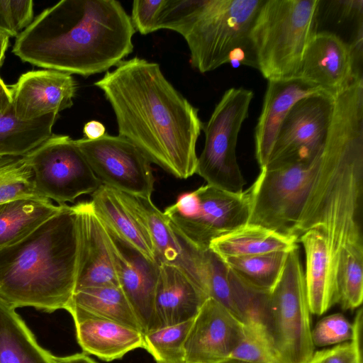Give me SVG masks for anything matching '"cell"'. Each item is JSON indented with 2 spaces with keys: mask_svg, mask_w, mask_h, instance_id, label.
<instances>
[{
  "mask_svg": "<svg viewBox=\"0 0 363 363\" xmlns=\"http://www.w3.org/2000/svg\"><path fill=\"white\" fill-rule=\"evenodd\" d=\"M94 86L112 107L118 135L177 178L196 174V147L203 123L199 110L168 81L159 64L138 57L123 60Z\"/></svg>",
  "mask_w": 363,
  "mask_h": 363,
  "instance_id": "obj_1",
  "label": "cell"
},
{
  "mask_svg": "<svg viewBox=\"0 0 363 363\" xmlns=\"http://www.w3.org/2000/svg\"><path fill=\"white\" fill-rule=\"evenodd\" d=\"M363 88L351 84L334 96L333 110L315 178L291 235L311 229L325 235L332 266L340 250L363 247Z\"/></svg>",
  "mask_w": 363,
  "mask_h": 363,
  "instance_id": "obj_2",
  "label": "cell"
},
{
  "mask_svg": "<svg viewBox=\"0 0 363 363\" xmlns=\"http://www.w3.org/2000/svg\"><path fill=\"white\" fill-rule=\"evenodd\" d=\"M135 32L118 1L62 0L33 20L12 52L33 65L87 77L130 55Z\"/></svg>",
  "mask_w": 363,
  "mask_h": 363,
  "instance_id": "obj_3",
  "label": "cell"
},
{
  "mask_svg": "<svg viewBox=\"0 0 363 363\" xmlns=\"http://www.w3.org/2000/svg\"><path fill=\"white\" fill-rule=\"evenodd\" d=\"M79 244L75 205H61L26 236L0 248V297L15 309H66L75 287Z\"/></svg>",
  "mask_w": 363,
  "mask_h": 363,
  "instance_id": "obj_4",
  "label": "cell"
},
{
  "mask_svg": "<svg viewBox=\"0 0 363 363\" xmlns=\"http://www.w3.org/2000/svg\"><path fill=\"white\" fill-rule=\"evenodd\" d=\"M264 0H199L182 35L201 73L236 62L256 69L250 33Z\"/></svg>",
  "mask_w": 363,
  "mask_h": 363,
  "instance_id": "obj_5",
  "label": "cell"
},
{
  "mask_svg": "<svg viewBox=\"0 0 363 363\" xmlns=\"http://www.w3.org/2000/svg\"><path fill=\"white\" fill-rule=\"evenodd\" d=\"M319 0H264L250 33L256 69L269 80L297 77L315 30Z\"/></svg>",
  "mask_w": 363,
  "mask_h": 363,
  "instance_id": "obj_6",
  "label": "cell"
},
{
  "mask_svg": "<svg viewBox=\"0 0 363 363\" xmlns=\"http://www.w3.org/2000/svg\"><path fill=\"white\" fill-rule=\"evenodd\" d=\"M311 311L298 248L290 251L281 276L269 291L262 322L281 363H308L314 354Z\"/></svg>",
  "mask_w": 363,
  "mask_h": 363,
  "instance_id": "obj_7",
  "label": "cell"
},
{
  "mask_svg": "<svg viewBox=\"0 0 363 363\" xmlns=\"http://www.w3.org/2000/svg\"><path fill=\"white\" fill-rule=\"evenodd\" d=\"M253 97V91L243 87L227 89L203 124L205 143L198 157L196 174L207 184L230 192L243 191L245 181L237 161L235 149Z\"/></svg>",
  "mask_w": 363,
  "mask_h": 363,
  "instance_id": "obj_8",
  "label": "cell"
},
{
  "mask_svg": "<svg viewBox=\"0 0 363 363\" xmlns=\"http://www.w3.org/2000/svg\"><path fill=\"white\" fill-rule=\"evenodd\" d=\"M320 157V155L310 161L260 169L251 186L248 223L293 236L292 230L317 174Z\"/></svg>",
  "mask_w": 363,
  "mask_h": 363,
  "instance_id": "obj_9",
  "label": "cell"
},
{
  "mask_svg": "<svg viewBox=\"0 0 363 363\" xmlns=\"http://www.w3.org/2000/svg\"><path fill=\"white\" fill-rule=\"evenodd\" d=\"M24 157L36 192L59 205L92 194L101 185L75 140L68 135L52 134Z\"/></svg>",
  "mask_w": 363,
  "mask_h": 363,
  "instance_id": "obj_10",
  "label": "cell"
},
{
  "mask_svg": "<svg viewBox=\"0 0 363 363\" xmlns=\"http://www.w3.org/2000/svg\"><path fill=\"white\" fill-rule=\"evenodd\" d=\"M101 184L128 194L151 198L155 179L151 162L133 143L106 133L96 140H75Z\"/></svg>",
  "mask_w": 363,
  "mask_h": 363,
  "instance_id": "obj_11",
  "label": "cell"
},
{
  "mask_svg": "<svg viewBox=\"0 0 363 363\" xmlns=\"http://www.w3.org/2000/svg\"><path fill=\"white\" fill-rule=\"evenodd\" d=\"M334 96L324 91L303 97L290 108L264 167L313 160L322 151L330 126Z\"/></svg>",
  "mask_w": 363,
  "mask_h": 363,
  "instance_id": "obj_12",
  "label": "cell"
},
{
  "mask_svg": "<svg viewBox=\"0 0 363 363\" xmlns=\"http://www.w3.org/2000/svg\"><path fill=\"white\" fill-rule=\"evenodd\" d=\"M195 191L199 199V208L194 216L168 217L178 233L194 247L209 248L213 240L248 223L251 186L234 193L206 184Z\"/></svg>",
  "mask_w": 363,
  "mask_h": 363,
  "instance_id": "obj_13",
  "label": "cell"
},
{
  "mask_svg": "<svg viewBox=\"0 0 363 363\" xmlns=\"http://www.w3.org/2000/svg\"><path fill=\"white\" fill-rule=\"evenodd\" d=\"M102 224L119 287L133 308L143 333L152 330L159 263Z\"/></svg>",
  "mask_w": 363,
  "mask_h": 363,
  "instance_id": "obj_14",
  "label": "cell"
},
{
  "mask_svg": "<svg viewBox=\"0 0 363 363\" xmlns=\"http://www.w3.org/2000/svg\"><path fill=\"white\" fill-rule=\"evenodd\" d=\"M244 323L208 297L192 320L184 342L185 363H213L230 357L240 342Z\"/></svg>",
  "mask_w": 363,
  "mask_h": 363,
  "instance_id": "obj_15",
  "label": "cell"
},
{
  "mask_svg": "<svg viewBox=\"0 0 363 363\" xmlns=\"http://www.w3.org/2000/svg\"><path fill=\"white\" fill-rule=\"evenodd\" d=\"M118 193L147 229L156 261L178 267L206 294L203 250L197 249L186 241L151 198Z\"/></svg>",
  "mask_w": 363,
  "mask_h": 363,
  "instance_id": "obj_16",
  "label": "cell"
},
{
  "mask_svg": "<svg viewBox=\"0 0 363 363\" xmlns=\"http://www.w3.org/2000/svg\"><path fill=\"white\" fill-rule=\"evenodd\" d=\"M297 77L334 96L362 74L350 45L334 33L320 31L309 41Z\"/></svg>",
  "mask_w": 363,
  "mask_h": 363,
  "instance_id": "obj_17",
  "label": "cell"
},
{
  "mask_svg": "<svg viewBox=\"0 0 363 363\" xmlns=\"http://www.w3.org/2000/svg\"><path fill=\"white\" fill-rule=\"evenodd\" d=\"M15 116L31 121L73 105L77 83L72 74L53 69L27 72L10 86Z\"/></svg>",
  "mask_w": 363,
  "mask_h": 363,
  "instance_id": "obj_18",
  "label": "cell"
},
{
  "mask_svg": "<svg viewBox=\"0 0 363 363\" xmlns=\"http://www.w3.org/2000/svg\"><path fill=\"white\" fill-rule=\"evenodd\" d=\"M79 244L74 291L92 287L119 286L101 221L89 201L75 205Z\"/></svg>",
  "mask_w": 363,
  "mask_h": 363,
  "instance_id": "obj_19",
  "label": "cell"
},
{
  "mask_svg": "<svg viewBox=\"0 0 363 363\" xmlns=\"http://www.w3.org/2000/svg\"><path fill=\"white\" fill-rule=\"evenodd\" d=\"M323 91L296 77L269 80L255 130V157L259 168L268 162L279 128L291 106L299 99Z\"/></svg>",
  "mask_w": 363,
  "mask_h": 363,
  "instance_id": "obj_20",
  "label": "cell"
},
{
  "mask_svg": "<svg viewBox=\"0 0 363 363\" xmlns=\"http://www.w3.org/2000/svg\"><path fill=\"white\" fill-rule=\"evenodd\" d=\"M207 298L180 268L159 263L152 330L193 319Z\"/></svg>",
  "mask_w": 363,
  "mask_h": 363,
  "instance_id": "obj_21",
  "label": "cell"
},
{
  "mask_svg": "<svg viewBox=\"0 0 363 363\" xmlns=\"http://www.w3.org/2000/svg\"><path fill=\"white\" fill-rule=\"evenodd\" d=\"M74 322L78 344L84 353L111 362L143 348V333L137 329L79 311L69 312Z\"/></svg>",
  "mask_w": 363,
  "mask_h": 363,
  "instance_id": "obj_22",
  "label": "cell"
},
{
  "mask_svg": "<svg viewBox=\"0 0 363 363\" xmlns=\"http://www.w3.org/2000/svg\"><path fill=\"white\" fill-rule=\"evenodd\" d=\"M306 254L304 281L311 313L321 315L338 303L331 252L325 234L311 229L299 238Z\"/></svg>",
  "mask_w": 363,
  "mask_h": 363,
  "instance_id": "obj_23",
  "label": "cell"
},
{
  "mask_svg": "<svg viewBox=\"0 0 363 363\" xmlns=\"http://www.w3.org/2000/svg\"><path fill=\"white\" fill-rule=\"evenodd\" d=\"M99 220L152 260L154 246L147 229L122 199L118 191L101 184L89 201Z\"/></svg>",
  "mask_w": 363,
  "mask_h": 363,
  "instance_id": "obj_24",
  "label": "cell"
},
{
  "mask_svg": "<svg viewBox=\"0 0 363 363\" xmlns=\"http://www.w3.org/2000/svg\"><path fill=\"white\" fill-rule=\"evenodd\" d=\"M298 239L258 225L247 223L213 240L209 247L223 259L289 252L298 248Z\"/></svg>",
  "mask_w": 363,
  "mask_h": 363,
  "instance_id": "obj_25",
  "label": "cell"
},
{
  "mask_svg": "<svg viewBox=\"0 0 363 363\" xmlns=\"http://www.w3.org/2000/svg\"><path fill=\"white\" fill-rule=\"evenodd\" d=\"M16 309L0 297V363H52Z\"/></svg>",
  "mask_w": 363,
  "mask_h": 363,
  "instance_id": "obj_26",
  "label": "cell"
},
{
  "mask_svg": "<svg viewBox=\"0 0 363 363\" xmlns=\"http://www.w3.org/2000/svg\"><path fill=\"white\" fill-rule=\"evenodd\" d=\"M60 207L44 197H23L1 202L0 248L26 236Z\"/></svg>",
  "mask_w": 363,
  "mask_h": 363,
  "instance_id": "obj_27",
  "label": "cell"
},
{
  "mask_svg": "<svg viewBox=\"0 0 363 363\" xmlns=\"http://www.w3.org/2000/svg\"><path fill=\"white\" fill-rule=\"evenodd\" d=\"M58 113L23 121L14 113L13 106L0 116V157L25 156L52 135Z\"/></svg>",
  "mask_w": 363,
  "mask_h": 363,
  "instance_id": "obj_28",
  "label": "cell"
},
{
  "mask_svg": "<svg viewBox=\"0 0 363 363\" xmlns=\"http://www.w3.org/2000/svg\"><path fill=\"white\" fill-rule=\"evenodd\" d=\"M65 310L82 311L141 331L135 313L119 286L92 287L74 291Z\"/></svg>",
  "mask_w": 363,
  "mask_h": 363,
  "instance_id": "obj_29",
  "label": "cell"
},
{
  "mask_svg": "<svg viewBox=\"0 0 363 363\" xmlns=\"http://www.w3.org/2000/svg\"><path fill=\"white\" fill-rule=\"evenodd\" d=\"M338 303L343 310H354L363 299V247L347 245L338 254L335 265Z\"/></svg>",
  "mask_w": 363,
  "mask_h": 363,
  "instance_id": "obj_30",
  "label": "cell"
},
{
  "mask_svg": "<svg viewBox=\"0 0 363 363\" xmlns=\"http://www.w3.org/2000/svg\"><path fill=\"white\" fill-rule=\"evenodd\" d=\"M288 253L276 252L229 257L223 261L228 268L252 287L271 291L281 276Z\"/></svg>",
  "mask_w": 363,
  "mask_h": 363,
  "instance_id": "obj_31",
  "label": "cell"
},
{
  "mask_svg": "<svg viewBox=\"0 0 363 363\" xmlns=\"http://www.w3.org/2000/svg\"><path fill=\"white\" fill-rule=\"evenodd\" d=\"M192 320L143 333V349L157 363H185L184 346Z\"/></svg>",
  "mask_w": 363,
  "mask_h": 363,
  "instance_id": "obj_32",
  "label": "cell"
},
{
  "mask_svg": "<svg viewBox=\"0 0 363 363\" xmlns=\"http://www.w3.org/2000/svg\"><path fill=\"white\" fill-rule=\"evenodd\" d=\"M230 357L250 363H281L266 326L259 318L244 323L243 337Z\"/></svg>",
  "mask_w": 363,
  "mask_h": 363,
  "instance_id": "obj_33",
  "label": "cell"
},
{
  "mask_svg": "<svg viewBox=\"0 0 363 363\" xmlns=\"http://www.w3.org/2000/svg\"><path fill=\"white\" fill-rule=\"evenodd\" d=\"M23 197H43L35 189L24 156L0 157V203Z\"/></svg>",
  "mask_w": 363,
  "mask_h": 363,
  "instance_id": "obj_34",
  "label": "cell"
},
{
  "mask_svg": "<svg viewBox=\"0 0 363 363\" xmlns=\"http://www.w3.org/2000/svg\"><path fill=\"white\" fill-rule=\"evenodd\" d=\"M362 308L359 307L352 323V339L333 347L317 351L314 352L313 357L318 363H362Z\"/></svg>",
  "mask_w": 363,
  "mask_h": 363,
  "instance_id": "obj_35",
  "label": "cell"
},
{
  "mask_svg": "<svg viewBox=\"0 0 363 363\" xmlns=\"http://www.w3.org/2000/svg\"><path fill=\"white\" fill-rule=\"evenodd\" d=\"M353 324L340 313L321 318L311 329L314 347H324L350 341L353 337Z\"/></svg>",
  "mask_w": 363,
  "mask_h": 363,
  "instance_id": "obj_36",
  "label": "cell"
},
{
  "mask_svg": "<svg viewBox=\"0 0 363 363\" xmlns=\"http://www.w3.org/2000/svg\"><path fill=\"white\" fill-rule=\"evenodd\" d=\"M31 0H0V33L17 37L33 21Z\"/></svg>",
  "mask_w": 363,
  "mask_h": 363,
  "instance_id": "obj_37",
  "label": "cell"
},
{
  "mask_svg": "<svg viewBox=\"0 0 363 363\" xmlns=\"http://www.w3.org/2000/svg\"><path fill=\"white\" fill-rule=\"evenodd\" d=\"M165 0H135L132 4L130 20L135 31L142 35L157 31L160 11Z\"/></svg>",
  "mask_w": 363,
  "mask_h": 363,
  "instance_id": "obj_38",
  "label": "cell"
},
{
  "mask_svg": "<svg viewBox=\"0 0 363 363\" xmlns=\"http://www.w3.org/2000/svg\"><path fill=\"white\" fill-rule=\"evenodd\" d=\"M83 133L84 138L89 140H96L104 136L106 131L102 123L93 120L84 124Z\"/></svg>",
  "mask_w": 363,
  "mask_h": 363,
  "instance_id": "obj_39",
  "label": "cell"
},
{
  "mask_svg": "<svg viewBox=\"0 0 363 363\" xmlns=\"http://www.w3.org/2000/svg\"><path fill=\"white\" fill-rule=\"evenodd\" d=\"M12 106V96L10 87L0 77V116H3Z\"/></svg>",
  "mask_w": 363,
  "mask_h": 363,
  "instance_id": "obj_40",
  "label": "cell"
},
{
  "mask_svg": "<svg viewBox=\"0 0 363 363\" xmlns=\"http://www.w3.org/2000/svg\"><path fill=\"white\" fill-rule=\"evenodd\" d=\"M52 363H97L86 353H77L69 356H53Z\"/></svg>",
  "mask_w": 363,
  "mask_h": 363,
  "instance_id": "obj_41",
  "label": "cell"
},
{
  "mask_svg": "<svg viewBox=\"0 0 363 363\" xmlns=\"http://www.w3.org/2000/svg\"><path fill=\"white\" fill-rule=\"evenodd\" d=\"M9 37L4 34H0V68L4 60L5 54L9 45Z\"/></svg>",
  "mask_w": 363,
  "mask_h": 363,
  "instance_id": "obj_42",
  "label": "cell"
},
{
  "mask_svg": "<svg viewBox=\"0 0 363 363\" xmlns=\"http://www.w3.org/2000/svg\"><path fill=\"white\" fill-rule=\"evenodd\" d=\"M213 363H250V362H245V361L238 359L235 358H233V357H228L226 359H224L223 360L216 362Z\"/></svg>",
  "mask_w": 363,
  "mask_h": 363,
  "instance_id": "obj_43",
  "label": "cell"
},
{
  "mask_svg": "<svg viewBox=\"0 0 363 363\" xmlns=\"http://www.w3.org/2000/svg\"><path fill=\"white\" fill-rule=\"evenodd\" d=\"M308 363H318L313 357Z\"/></svg>",
  "mask_w": 363,
  "mask_h": 363,
  "instance_id": "obj_44",
  "label": "cell"
},
{
  "mask_svg": "<svg viewBox=\"0 0 363 363\" xmlns=\"http://www.w3.org/2000/svg\"><path fill=\"white\" fill-rule=\"evenodd\" d=\"M0 34H1V33H0Z\"/></svg>",
  "mask_w": 363,
  "mask_h": 363,
  "instance_id": "obj_45",
  "label": "cell"
}]
</instances>
